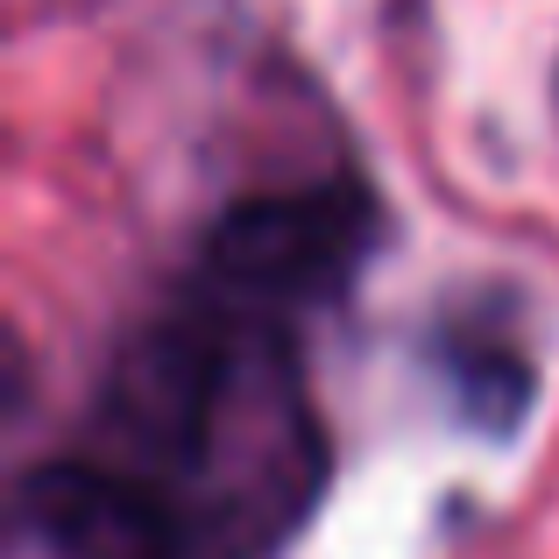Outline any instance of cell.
Returning <instances> with one entry per match:
<instances>
[{"label":"cell","instance_id":"1","mask_svg":"<svg viewBox=\"0 0 559 559\" xmlns=\"http://www.w3.org/2000/svg\"><path fill=\"white\" fill-rule=\"evenodd\" d=\"M382 205L355 178L234 199L199 241V276L234 305H333L376 255Z\"/></svg>","mask_w":559,"mask_h":559},{"label":"cell","instance_id":"2","mask_svg":"<svg viewBox=\"0 0 559 559\" xmlns=\"http://www.w3.org/2000/svg\"><path fill=\"white\" fill-rule=\"evenodd\" d=\"M14 518L50 559H199V524L128 461H43L14 489Z\"/></svg>","mask_w":559,"mask_h":559},{"label":"cell","instance_id":"3","mask_svg":"<svg viewBox=\"0 0 559 559\" xmlns=\"http://www.w3.org/2000/svg\"><path fill=\"white\" fill-rule=\"evenodd\" d=\"M447 376L461 390V411L481 432H510L524 418V396H532V361L518 355V341H481V333H453L447 347Z\"/></svg>","mask_w":559,"mask_h":559}]
</instances>
